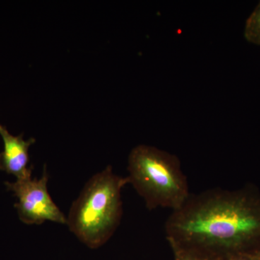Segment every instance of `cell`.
Returning <instances> with one entry per match:
<instances>
[{"instance_id": "cell-5", "label": "cell", "mask_w": 260, "mask_h": 260, "mask_svg": "<svg viewBox=\"0 0 260 260\" xmlns=\"http://www.w3.org/2000/svg\"><path fill=\"white\" fill-rule=\"evenodd\" d=\"M0 135L4 143V150L0 153V170L13 174L17 179L32 177V167H28V150L36 140H25L23 135L14 136L1 124Z\"/></svg>"}, {"instance_id": "cell-7", "label": "cell", "mask_w": 260, "mask_h": 260, "mask_svg": "<svg viewBox=\"0 0 260 260\" xmlns=\"http://www.w3.org/2000/svg\"><path fill=\"white\" fill-rule=\"evenodd\" d=\"M244 37L251 44L260 45V3L246 20Z\"/></svg>"}, {"instance_id": "cell-1", "label": "cell", "mask_w": 260, "mask_h": 260, "mask_svg": "<svg viewBox=\"0 0 260 260\" xmlns=\"http://www.w3.org/2000/svg\"><path fill=\"white\" fill-rule=\"evenodd\" d=\"M168 242L226 257L260 249V192L252 186L191 194L165 223Z\"/></svg>"}, {"instance_id": "cell-3", "label": "cell", "mask_w": 260, "mask_h": 260, "mask_svg": "<svg viewBox=\"0 0 260 260\" xmlns=\"http://www.w3.org/2000/svg\"><path fill=\"white\" fill-rule=\"evenodd\" d=\"M129 184L144 200L148 210L180 208L190 197L187 179L176 155L140 145L128 158Z\"/></svg>"}, {"instance_id": "cell-2", "label": "cell", "mask_w": 260, "mask_h": 260, "mask_svg": "<svg viewBox=\"0 0 260 260\" xmlns=\"http://www.w3.org/2000/svg\"><path fill=\"white\" fill-rule=\"evenodd\" d=\"M127 184V177L116 175L108 166L89 179L72 205L67 224L89 248L104 245L115 232L122 216L121 189Z\"/></svg>"}, {"instance_id": "cell-8", "label": "cell", "mask_w": 260, "mask_h": 260, "mask_svg": "<svg viewBox=\"0 0 260 260\" xmlns=\"http://www.w3.org/2000/svg\"><path fill=\"white\" fill-rule=\"evenodd\" d=\"M226 260H260V249L230 254L226 256Z\"/></svg>"}, {"instance_id": "cell-6", "label": "cell", "mask_w": 260, "mask_h": 260, "mask_svg": "<svg viewBox=\"0 0 260 260\" xmlns=\"http://www.w3.org/2000/svg\"><path fill=\"white\" fill-rule=\"evenodd\" d=\"M174 260H226V257L212 251L169 242Z\"/></svg>"}, {"instance_id": "cell-4", "label": "cell", "mask_w": 260, "mask_h": 260, "mask_svg": "<svg viewBox=\"0 0 260 260\" xmlns=\"http://www.w3.org/2000/svg\"><path fill=\"white\" fill-rule=\"evenodd\" d=\"M49 174L44 167L41 179L32 177L5 182L7 189L14 194L18 202L15 204L19 218L28 225H41L46 221L67 224L64 214L53 201L48 191Z\"/></svg>"}]
</instances>
